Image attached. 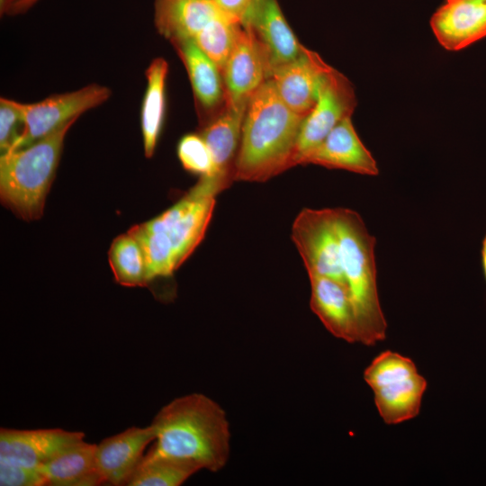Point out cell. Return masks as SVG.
<instances>
[{"label":"cell","mask_w":486,"mask_h":486,"mask_svg":"<svg viewBox=\"0 0 486 486\" xmlns=\"http://www.w3.org/2000/svg\"><path fill=\"white\" fill-rule=\"evenodd\" d=\"M71 121L32 144L3 153L0 196L3 204L22 219L40 218Z\"/></svg>","instance_id":"obj_5"},{"label":"cell","mask_w":486,"mask_h":486,"mask_svg":"<svg viewBox=\"0 0 486 486\" xmlns=\"http://www.w3.org/2000/svg\"><path fill=\"white\" fill-rule=\"evenodd\" d=\"M177 156L185 170L199 175L200 177L213 178L212 154L200 134L184 135L177 144Z\"/></svg>","instance_id":"obj_27"},{"label":"cell","mask_w":486,"mask_h":486,"mask_svg":"<svg viewBox=\"0 0 486 486\" xmlns=\"http://www.w3.org/2000/svg\"><path fill=\"white\" fill-rule=\"evenodd\" d=\"M150 425L155 443L148 453L193 462L212 472L226 466L230 422L222 407L207 395L194 392L174 399Z\"/></svg>","instance_id":"obj_1"},{"label":"cell","mask_w":486,"mask_h":486,"mask_svg":"<svg viewBox=\"0 0 486 486\" xmlns=\"http://www.w3.org/2000/svg\"><path fill=\"white\" fill-rule=\"evenodd\" d=\"M292 239L308 274L332 278L346 285L333 208H304L292 226Z\"/></svg>","instance_id":"obj_8"},{"label":"cell","mask_w":486,"mask_h":486,"mask_svg":"<svg viewBox=\"0 0 486 486\" xmlns=\"http://www.w3.org/2000/svg\"><path fill=\"white\" fill-rule=\"evenodd\" d=\"M427 386V380L418 372L372 390L382 420L395 425L418 416Z\"/></svg>","instance_id":"obj_21"},{"label":"cell","mask_w":486,"mask_h":486,"mask_svg":"<svg viewBox=\"0 0 486 486\" xmlns=\"http://www.w3.org/2000/svg\"><path fill=\"white\" fill-rule=\"evenodd\" d=\"M356 104L351 82L329 66L321 77L316 104L302 123L292 166L301 165L303 158L318 147L341 121L351 117Z\"/></svg>","instance_id":"obj_6"},{"label":"cell","mask_w":486,"mask_h":486,"mask_svg":"<svg viewBox=\"0 0 486 486\" xmlns=\"http://www.w3.org/2000/svg\"><path fill=\"white\" fill-rule=\"evenodd\" d=\"M224 13L242 22L253 0H212Z\"/></svg>","instance_id":"obj_30"},{"label":"cell","mask_w":486,"mask_h":486,"mask_svg":"<svg viewBox=\"0 0 486 486\" xmlns=\"http://www.w3.org/2000/svg\"><path fill=\"white\" fill-rule=\"evenodd\" d=\"M201 470L195 463L147 452L126 486H179Z\"/></svg>","instance_id":"obj_23"},{"label":"cell","mask_w":486,"mask_h":486,"mask_svg":"<svg viewBox=\"0 0 486 486\" xmlns=\"http://www.w3.org/2000/svg\"><path fill=\"white\" fill-rule=\"evenodd\" d=\"M418 373L415 363L399 353L386 350L378 355L364 372V379L374 390L385 383Z\"/></svg>","instance_id":"obj_26"},{"label":"cell","mask_w":486,"mask_h":486,"mask_svg":"<svg viewBox=\"0 0 486 486\" xmlns=\"http://www.w3.org/2000/svg\"><path fill=\"white\" fill-rule=\"evenodd\" d=\"M147 87L140 108L144 152L151 158L163 127L166 112V82L168 64L163 58L153 59L146 69Z\"/></svg>","instance_id":"obj_22"},{"label":"cell","mask_w":486,"mask_h":486,"mask_svg":"<svg viewBox=\"0 0 486 486\" xmlns=\"http://www.w3.org/2000/svg\"><path fill=\"white\" fill-rule=\"evenodd\" d=\"M111 90L90 84L78 90L53 94L32 104L19 103L23 128L14 149L27 147L50 135L82 113L106 102ZM11 151V150H10Z\"/></svg>","instance_id":"obj_7"},{"label":"cell","mask_w":486,"mask_h":486,"mask_svg":"<svg viewBox=\"0 0 486 486\" xmlns=\"http://www.w3.org/2000/svg\"><path fill=\"white\" fill-rule=\"evenodd\" d=\"M84 438V432L62 428H1L0 461L40 468L58 453Z\"/></svg>","instance_id":"obj_11"},{"label":"cell","mask_w":486,"mask_h":486,"mask_svg":"<svg viewBox=\"0 0 486 486\" xmlns=\"http://www.w3.org/2000/svg\"><path fill=\"white\" fill-rule=\"evenodd\" d=\"M341 265L360 334V343L374 346L386 338L387 321L377 289L375 237L361 215L349 208H333Z\"/></svg>","instance_id":"obj_4"},{"label":"cell","mask_w":486,"mask_h":486,"mask_svg":"<svg viewBox=\"0 0 486 486\" xmlns=\"http://www.w3.org/2000/svg\"><path fill=\"white\" fill-rule=\"evenodd\" d=\"M96 445L84 439L67 447L40 469L47 485L96 486L104 484L95 458Z\"/></svg>","instance_id":"obj_20"},{"label":"cell","mask_w":486,"mask_h":486,"mask_svg":"<svg viewBox=\"0 0 486 486\" xmlns=\"http://www.w3.org/2000/svg\"><path fill=\"white\" fill-rule=\"evenodd\" d=\"M308 275L313 313L334 337L348 343H360L358 324L346 286L329 277Z\"/></svg>","instance_id":"obj_16"},{"label":"cell","mask_w":486,"mask_h":486,"mask_svg":"<svg viewBox=\"0 0 486 486\" xmlns=\"http://www.w3.org/2000/svg\"><path fill=\"white\" fill-rule=\"evenodd\" d=\"M482 269L483 274L486 281V235L483 238L482 244Z\"/></svg>","instance_id":"obj_33"},{"label":"cell","mask_w":486,"mask_h":486,"mask_svg":"<svg viewBox=\"0 0 486 486\" xmlns=\"http://www.w3.org/2000/svg\"><path fill=\"white\" fill-rule=\"evenodd\" d=\"M247 106L248 104H233L225 101L224 106L215 116L204 122L199 133L212 154L213 178L226 188L234 181L235 160Z\"/></svg>","instance_id":"obj_17"},{"label":"cell","mask_w":486,"mask_h":486,"mask_svg":"<svg viewBox=\"0 0 486 486\" xmlns=\"http://www.w3.org/2000/svg\"><path fill=\"white\" fill-rule=\"evenodd\" d=\"M1 486H44L46 479L40 468L0 461Z\"/></svg>","instance_id":"obj_29"},{"label":"cell","mask_w":486,"mask_h":486,"mask_svg":"<svg viewBox=\"0 0 486 486\" xmlns=\"http://www.w3.org/2000/svg\"><path fill=\"white\" fill-rule=\"evenodd\" d=\"M307 164L369 176L379 174L377 162L360 140L351 117L341 121L318 147L303 158L301 165Z\"/></svg>","instance_id":"obj_13"},{"label":"cell","mask_w":486,"mask_h":486,"mask_svg":"<svg viewBox=\"0 0 486 486\" xmlns=\"http://www.w3.org/2000/svg\"><path fill=\"white\" fill-rule=\"evenodd\" d=\"M14 0H0V14L1 16L8 14Z\"/></svg>","instance_id":"obj_32"},{"label":"cell","mask_w":486,"mask_h":486,"mask_svg":"<svg viewBox=\"0 0 486 486\" xmlns=\"http://www.w3.org/2000/svg\"><path fill=\"white\" fill-rule=\"evenodd\" d=\"M225 101L248 104L260 86L269 78L265 54L250 28L240 23L222 71Z\"/></svg>","instance_id":"obj_9"},{"label":"cell","mask_w":486,"mask_h":486,"mask_svg":"<svg viewBox=\"0 0 486 486\" xmlns=\"http://www.w3.org/2000/svg\"><path fill=\"white\" fill-rule=\"evenodd\" d=\"M240 23L236 18L224 14L212 21L193 39L221 74Z\"/></svg>","instance_id":"obj_25"},{"label":"cell","mask_w":486,"mask_h":486,"mask_svg":"<svg viewBox=\"0 0 486 486\" xmlns=\"http://www.w3.org/2000/svg\"><path fill=\"white\" fill-rule=\"evenodd\" d=\"M305 118L292 112L266 79L248 101L234 166V180L266 182L292 167Z\"/></svg>","instance_id":"obj_2"},{"label":"cell","mask_w":486,"mask_h":486,"mask_svg":"<svg viewBox=\"0 0 486 486\" xmlns=\"http://www.w3.org/2000/svg\"><path fill=\"white\" fill-rule=\"evenodd\" d=\"M472 1H475V2H478V3H481V4H483L486 5V0H472Z\"/></svg>","instance_id":"obj_34"},{"label":"cell","mask_w":486,"mask_h":486,"mask_svg":"<svg viewBox=\"0 0 486 486\" xmlns=\"http://www.w3.org/2000/svg\"><path fill=\"white\" fill-rule=\"evenodd\" d=\"M223 186L212 177H200L185 195L154 219L129 231L145 255L148 283L171 275L204 238Z\"/></svg>","instance_id":"obj_3"},{"label":"cell","mask_w":486,"mask_h":486,"mask_svg":"<svg viewBox=\"0 0 486 486\" xmlns=\"http://www.w3.org/2000/svg\"><path fill=\"white\" fill-rule=\"evenodd\" d=\"M430 26L444 49L461 50L486 37V5L472 0H446L432 15Z\"/></svg>","instance_id":"obj_15"},{"label":"cell","mask_w":486,"mask_h":486,"mask_svg":"<svg viewBox=\"0 0 486 486\" xmlns=\"http://www.w3.org/2000/svg\"><path fill=\"white\" fill-rule=\"evenodd\" d=\"M108 256L114 279L119 284L143 287L148 284L143 248L130 231L113 239Z\"/></svg>","instance_id":"obj_24"},{"label":"cell","mask_w":486,"mask_h":486,"mask_svg":"<svg viewBox=\"0 0 486 486\" xmlns=\"http://www.w3.org/2000/svg\"><path fill=\"white\" fill-rule=\"evenodd\" d=\"M40 0H14L11 7L9 15L23 14L30 10Z\"/></svg>","instance_id":"obj_31"},{"label":"cell","mask_w":486,"mask_h":486,"mask_svg":"<svg viewBox=\"0 0 486 486\" xmlns=\"http://www.w3.org/2000/svg\"><path fill=\"white\" fill-rule=\"evenodd\" d=\"M153 5L155 28L169 41L193 40L212 21L228 14L212 0H154Z\"/></svg>","instance_id":"obj_18"},{"label":"cell","mask_w":486,"mask_h":486,"mask_svg":"<svg viewBox=\"0 0 486 486\" xmlns=\"http://www.w3.org/2000/svg\"><path fill=\"white\" fill-rule=\"evenodd\" d=\"M242 23L248 25L273 70L297 58L302 47L286 22L277 0H253Z\"/></svg>","instance_id":"obj_10"},{"label":"cell","mask_w":486,"mask_h":486,"mask_svg":"<svg viewBox=\"0 0 486 486\" xmlns=\"http://www.w3.org/2000/svg\"><path fill=\"white\" fill-rule=\"evenodd\" d=\"M23 127L19 102L1 97L0 99V148L3 153L14 149L20 136L18 127Z\"/></svg>","instance_id":"obj_28"},{"label":"cell","mask_w":486,"mask_h":486,"mask_svg":"<svg viewBox=\"0 0 486 486\" xmlns=\"http://www.w3.org/2000/svg\"><path fill=\"white\" fill-rule=\"evenodd\" d=\"M329 67L306 47L294 60L274 68L270 76L282 101L305 118L314 108L321 77Z\"/></svg>","instance_id":"obj_12"},{"label":"cell","mask_w":486,"mask_h":486,"mask_svg":"<svg viewBox=\"0 0 486 486\" xmlns=\"http://www.w3.org/2000/svg\"><path fill=\"white\" fill-rule=\"evenodd\" d=\"M154 439V429L148 425L130 427L96 445V464L104 484L126 485Z\"/></svg>","instance_id":"obj_14"},{"label":"cell","mask_w":486,"mask_h":486,"mask_svg":"<svg viewBox=\"0 0 486 486\" xmlns=\"http://www.w3.org/2000/svg\"><path fill=\"white\" fill-rule=\"evenodd\" d=\"M184 63L198 108L212 117L225 104L223 76L216 64L192 39L170 41Z\"/></svg>","instance_id":"obj_19"}]
</instances>
